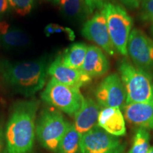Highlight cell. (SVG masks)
<instances>
[{
	"mask_svg": "<svg viewBox=\"0 0 153 153\" xmlns=\"http://www.w3.org/2000/svg\"><path fill=\"white\" fill-rule=\"evenodd\" d=\"M97 126L116 137L123 136L126 133L125 118L118 108L108 107L101 109Z\"/></svg>",
	"mask_w": 153,
	"mask_h": 153,
	"instance_id": "16",
	"label": "cell"
},
{
	"mask_svg": "<svg viewBox=\"0 0 153 153\" xmlns=\"http://www.w3.org/2000/svg\"><path fill=\"white\" fill-rule=\"evenodd\" d=\"M82 34L87 40L94 43L99 48L109 55H115L116 51L111 39L104 15L97 11L90 19L84 24Z\"/></svg>",
	"mask_w": 153,
	"mask_h": 153,
	"instance_id": "10",
	"label": "cell"
},
{
	"mask_svg": "<svg viewBox=\"0 0 153 153\" xmlns=\"http://www.w3.org/2000/svg\"><path fill=\"white\" fill-rule=\"evenodd\" d=\"M48 1H52V2L55 3V4H58L59 3V1H60V0H48Z\"/></svg>",
	"mask_w": 153,
	"mask_h": 153,
	"instance_id": "28",
	"label": "cell"
},
{
	"mask_svg": "<svg viewBox=\"0 0 153 153\" xmlns=\"http://www.w3.org/2000/svg\"><path fill=\"white\" fill-rule=\"evenodd\" d=\"M41 99L61 111L74 116L81 107L85 97L78 88L63 85L51 78L41 93Z\"/></svg>",
	"mask_w": 153,
	"mask_h": 153,
	"instance_id": "6",
	"label": "cell"
},
{
	"mask_svg": "<svg viewBox=\"0 0 153 153\" xmlns=\"http://www.w3.org/2000/svg\"><path fill=\"white\" fill-rule=\"evenodd\" d=\"M83 1L87 6L89 14H91L97 9H102L106 3L110 2L111 0H83Z\"/></svg>",
	"mask_w": 153,
	"mask_h": 153,
	"instance_id": "24",
	"label": "cell"
},
{
	"mask_svg": "<svg viewBox=\"0 0 153 153\" xmlns=\"http://www.w3.org/2000/svg\"><path fill=\"white\" fill-rule=\"evenodd\" d=\"M39 102L19 101L11 110L5 131L7 153H29L36 135V120Z\"/></svg>",
	"mask_w": 153,
	"mask_h": 153,
	"instance_id": "2",
	"label": "cell"
},
{
	"mask_svg": "<svg viewBox=\"0 0 153 153\" xmlns=\"http://www.w3.org/2000/svg\"><path fill=\"white\" fill-rule=\"evenodd\" d=\"M48 74L61 84L78 89L89 85L92 79L81 70H76L65 65L60 55L57 56L48 66Z\"/></svg>",
	"mask_w": 153,
	"mask_h": 153,
	"instance_id": "11",
	"label": "cell"
},
{
	"mask_svg": "<svg viewBox=\"0 0 153 153\" xmlns=\"http://www.w3.org/2000/svg\"><path fill=\"white\" fill-rule=\"evenodd\" d=\"M120 77L126 93V104L153 102V76L127 60L118 66Z\"/></svg>",
	"mask_w": 153,
	"mask_h": 153,
	"instance_id": "3",
	"label": "cell"
},
{
	"mask_svg": "<svg viewBox=\"0 0 153 153\" xmlns=\"http://www.w3.org/2000/svg\"><path fill=\"white\" fill-rule=\"evenodd\" d=\"M82 135L76 131L74 124H70L61 139L57 153H82Z\"/></svg>",
	"mask_w": 153,
	"mask_h": 153,
	"instance_id": "18",
	"label": "cell"
},
{
	"mask_svg": "<svg viewBox=\"0 0 153 153\" xmlns=\"http://www.w3.org/2000/svg\"><path fill=\"white\" fill-rule=\"evenodd\" d=\"M129 123L144 129H153V102L126 104L123 109Z\"/></svg>",
	"mask_w": 153,
	"mask_h": 153,
	"instance_id": "13",
	"label": "cell"
},
{
	"mask_svg": "<svg viewBox=\"0 0 153 153\" xmlns=\"http://www.w3.org/2000/svg\"><path fill=\"white\" fill-rule=\"evenodd\" d=\"M143 1V0H140V1Z\"/></svg>",
	"mask_w": 153,
	"mask_h": 153,
	"instance_id": "31",
	"label": "cell"
},
{
	"mask_svg": "<svg viewBox=\"0 0 153 153\" xmlns=\"http://www.w3.org/2000/svg\"><path fill=\"white\" fill-rule=\"evenodd\" d=\"M150 140L148 130L139 128L134 135L133 145L128 153H148L150 148Z\"/></svg>",
	"mask_w": 153,
	"mask_h": 153,
	"instance_id": "20",
	"label": "cell"
},
{
	"mask_svg": "<svg viewBox=\"0 0 153 153\" xmlns=\"http://www.w3.org/2000/svg\"><path fill=\"white\" fill-rule=\"evenodd\" d=\"M148 153H153V146L150 147V149H149V151L148 152Z\"/></svg>",
	"mask_w": 153,
	"mask_h": 153,
	"instance_id": "29",
	"label": "cell"
},
{
	"mask_svg": "<svg viewBox=\"0 0 153 153\" xmlns=\"http://www.w3.org/2000/svg\"><path fill=\"white\" fill-rule=\"evenodd\" d=\"M87 48V45L83 43L72 44L60 55L62 63L70 68L80 70L85 60Z\"/></svg>",
	"mask_w": 153,
	"mask_h": 153,
	"instance_id": "17",
	"label": "cell"
},
{
	"mask_svg": "<svg viewBox=\"0 0 153 153\" xmlns=\"http://www.w3.org/2000/svg\"><path fill=\"white\" fill-rule=\"evenodd\" d=\"M104 15L113 45L122 55H127V46L133 27V19L122 6L108 2L101 9Z\"/></svg>",
	"mask_w": 153,
	"mask_h": 153,
	"instance_id": "4",
	"label": "cell"
},
{
	"mask_svg": "<svg viewBox=\"0 0 153 153\" xmlns=\"http://www.w3.org/2000/svg\"><path fill=\"white\" fill-rule=\"evenodd\" d=\"M140 18L143 22L153 24V0L141 1Z\"/></svg>",
	"mask_w": 153,
	"mask_h": 153,
	"instance_id": "22",
	"label": "cell"
},
{
	"mask_svg": "<svg viewBox=\"0 0 153 153\" xmlns=\"http://www.w3.org/2000/svg\"><path fill=\"white\" fill-rule=\"evenodd\" d=\"M100 106L91 98H85L81 107L74 114V126L82 135L89 131L98 123Z\"/></svg>",
	"mask_w": 153,
	"mask_h": 153,
	"instance_id": "14",
	"label": "cell"
},
{
	"mask_svg": "<svg viewBox=\"0 0 153 153\" xmlns=\"http://www.w3.org/2000/svg\"><path fill=\"white\" fill-rule=\"evenodd\" d=\"M118 1L127 8L131 9L138 8L140 4V0H118Z\"/></svg>",
	"mask_w": 153,
	"mask_h": 153,
	"instance_id": "25",
	"label": "cell"
},
{
	"mask_svg": "<svg viewBox=\"0 0 153 153\" xmlns=\"http://www.w3.org/2000/svg\"><path fill=\"white\" fill-rule=\"evenodd\" d=\"M11 8L17 14L26 16L31 11L34 0H8Z\"/></svg>",
	"mask_w": 153,
	"mask_h": 153,
	"instance_id": "21",
	"label": "cell"
},
{
	"mask_svg": "<svg viewBox=\"0 0 153 153\" xmlns=\"http://www.w3.org/2000/svg\"><path fill=\"white\" fill-rule=\"evenodd\" d=\"M61 32H66L68 34L69 37L72 38V34L73 32L71 30H70L69 28H64L62 26H59L57 24H50L47 25L45 26V29H44V33H45L46 36H51L54 33H61Z\"/></svg>",
	"mask_w": 153,
	"mask_h": 153,
	"instance_id": "23",
	"label": "cell"
},
{
	"mask_svg": "<svg viewBox=\"0 0 153 153\" xmlns=\"http://www.w3.org/2000/svg\"><path fill=\"white\" fill-rule=\"evenodd\" d=\"M95 97L103 108H118L123 110L126 104V93L123 82L118 74L106 76L97 86Z\"/></svg>",
	"mask_w": 153,
	"mask_h": 153,
	"instance_id": "8",
	"label": "cell"
},
{
	"mask_svg": "<svg viewBox=\"0 0 153 153\" xmlns=\"http://www.w3.org/2000/svg\"><path fill=\"white\" fill-rule=\"evenodd\" d=\"M150 32H151V34H152V38H153V24H152V26H151V28H150ZM152 39H153V38H152Z\"/></svg>",
	"mask_w": 153,
	"mask_h": 153,
	"instance_id": "30",
	"label": "cell"
},
{
	"mask_svg": "<svg viewBox=\"0 0 153 153\" xmlns=\"http://www.w3.org/2000/svg\"><path fill=\"white\" fill-rule=\"evenodd\" d=\"M48 68L45 56L26 62L0 59V78L15 92L31 97L43 88Z\"/></svg>",
	"mask_w": 153,
	"mask_h": 153,
	"instance_id": "1",
	"label": "cell"
},
{
	"mask_svg": "<svg viewBox=\"0 0 153 153\" xmlns=\"http://www.w3.org/2000/svg\"><path fill=\"white\" fill-rule=\"evenodd\" d=\"M60 9L62 14L74 20H83L89 15L83 0H60Z\"/></svg>",
	"mask_w": 153,
	"mask_h": 153,
	"instance_id": "19",
	"label": "cell"
},
{
	"mask_svg": "<svg viewBox=\"0 0 153 153\" xmlns=\"http://www.w3.org/2000/svg\"><path fill=\"white\" fill-rule=\"evenodd\" d=\"M30 38L22 28L8 22H0V48L4 50H17L27 47Z\"/></svg>",
	"mask_w": 153,
	"mask_h": 153,
	"instance_id": "12",
	"label": "cell"
},
{
	"mask_svg": "<svg viewBox=\"0 0 153 153\" xmlns=\"http://www.w3.org/2000/svg\"><path fill=\"white\" fill-rule=\"evenodd\" d=\"M125 149L126 144L122 140L98 126L82 135V153H123Z\"/></svg>",
	"mask_w": 153,
	"mask_h": 153,
	"instance_id": "7",
	"label": "cell"
},
{
	"mask_svg": "<svg viewBox=\"0 0 153 153\" xmlns=\"http://www.w3.org/2000/svg\"><path fill=\"white\" fill-rule=\"evenodd\" d=\"M80 70L91 78L104 76L109 70V61L100 48L91 45Z\"/></svg>",
	"mask_w": 153,
	"mask_h": 153,
	"instance_id": "15",
	"label": "cell"
},
{
	"mask_svg": "<svg viewBox=\"0 0 153 153\" xmlns=\"http://www.w3.org/2000/svg\"><path fill=\"white\" fill-rule=\"evenodd\" d=\"M4 146V133L1 128L0 127V153H1Z\"/></svg>",
	"mask_w": 153,
	"mask_h": 153,
	"instance_id": "27",
	"label": "cell"
},
{
	"mask_svg": "<svg viewBox=\"0 0 153 153\" xmlns=\"http://www.w3.org/2000/svg\"><path fill=\"white\" fill-rule=\"evenodd\" d=\"M127 51L133 65L148 72L153 70V39L143 30H132Z\"/></svg>",
	"mask_w": 153,
	"mask_h": 153,
	"instance_id": "9",
	"label": "cell"
},
{
	"mask_svg": "<svg viewBox=\"0 0 153 153\" xmlns=\"http://www.w3.org/2000/svg\"><path fill=\"white\" fill-rule=\"evenodd\" d=\"M8 0H0V17H1L9 9Z\"/></svg>",
	"mask_w": 153,
	"mask_h": 153,
	"instance_id": "26",
	"label": "cell"
},
{
	"mask_svg": "<svg viewBox=\"0 0 153 153\" xmlns=\"http://www.w3.org/2000/svg\"><path fill=\"white\" fill-rule=\"evenodd\" d=\"M70 126L60 112L52 108L43 109L36 126L38 141L47 150L57 152L61 139Z\"/></svg>",
	"mask_w": 153,
	"mask_h": 153,
	"instance_id": "5",
	"label": "cell"
}]
</instances>
